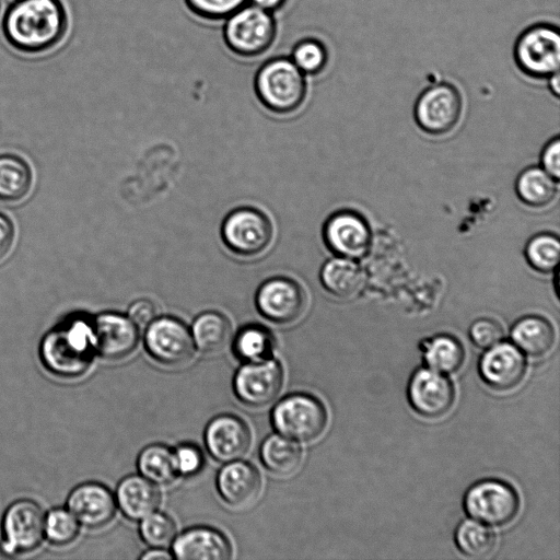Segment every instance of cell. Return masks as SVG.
<instances>
[{"mask_svg": "<svg viewBox=\"0 0 560 560\" xmlns=\"http://www.w3.org/2000/svg\"><path fill=\"white\" fill-rule=\"evenodd\" d=\"M2 27L12 47L38 54L63 38L68 19L59 0H18L8 9Z\"/></svg>", "mask_w": 560, "mask_h": 560, "instance_id": "1", "label": "cell"}, {"mask_svg": "<svg viewBox=\"0 0 560 560\" xmlns=\"http://www.w3.org/2000/svg\"><path fill=\"white\" fill-rule=\"evenodd\" d=\"M95 351L93 325L75 318L49 331L40 345L44 365L62 377H79L92 364Z\"/></svg>", "mask_w": 560, "mask_h": 560, "instance_id": "2", "label": "cell"}, {"mask_svg": "<svg viewBox=\"0 0 560 560\" xmlns=\"http://www.w3.org/2000/svg\"><path fill=\"white\" fill-rule=\"evenodd\" d=\"M254 88L265 107L277 114H289L303 104L307 82L306 75L289 56H278L258 68Z\"/></svg>", "mask_w": 560, "mask_h": 560, "instance_id": "3", "label": "cell"}, {"mask_svg": "<svg viewBox=\"0 0 560 560\" xmlns=\"http://www.w3.org/2000/svg\"><path fill=\"white\" fill-rule=\"evenodd\" d=\"M222 35L233 54L254 58L272 46L277 22L272 12L246 3L223 21Z\"/></svg>", "mask_w": 560, "mask_h": 560, "instance_id": "4", "label": "cell"}, {"mask_svg": "<svg viewBox=\"0 0 560 560\" xmlns=\"http://www.w3.org/2000/svg\"><path fill=\"white\" fill-rule=\"evenodd\" d=\"M271 424L277 433L296 442L319 438L327 425V410L315 396L294 393L280 399L271 410Z\"/></svg>", "mask_w": 560, "mask_h": 560, "instance_id": "5", "label": "cell"}, {"mask_svg": "<svg viewBox=\"0 0 560 560\" xmlns=\"http://www.w3.org/2000/svg\"><path fill=\"white\" fill-rule=\"evenodd\" d=\"M513 58L517 68L529 78L547 79L559 71V27L552 23L526 27L514 43Z\"/></svg>", "mask_w": 560, "mask_h": 560, "instance_id": "6", "label": "cell"}, {"mask_svg": "<svg viewBox=\"0 0 560 560\" xmlns=\"http://www.w3.org/2000/svg\"><path fill=\"white\" fill-rule=\"evenodd\" d=\"M520 497L509 482L482 479L471 485L464 495V510L474 520L489 526H504L515 520Z\"/></svg>", "mask_w": 560, "mask_h": 560, "instance_id": "7", "label": "cell"}, {"mask_svg": "<svg viewBox=\"0 0 560 560\" xmlns=\"http://www.w3.org/2000/svg\"><path fill=\"white\" fill-rule=\"evenodd\" d=\"M462 109L463 101L457 88L447 82H439L420 93L413 116L424 132L441 136L457 125Z\"/></svg>", "mask_w": 560, "mask_h": 560, "instance_id": "8", "label": "cell"}, {"mask_svg": "<svg viewBox=\"0 0 560 560\" xmlns=\"http://www.w3.org/2000/svg\"><path fill=\"white\" fill-rule=\"evenodd\" d=\"M144 347L158 363L176 368L188 363L195 353L190 330L171 316L155 317L147 327Z\"/></svg>", "mask_w": 560, "mask_h": 560, "instance_id": "9", "label": "cell"}, {"mask_svg": "<svg viewBox=\"0 0 560 560\" xmlns=\"http://www.w3.org/2000/svg\"><path fill=\"white\" fill-rule=\"evenodd\" d=\"M272 225L261 211L240 208L223 221L221 234L225 245L235 254L252 257L265 252L272 241Z\"/></svg>", "mask_w": 560, "mask_h": 560, "instance_id": "10", "label": "cell"}, {"mask_svg": "<svg viewBox=\"0 0 560 560\" xmlns=\"http://www.w3.org/2000/svg\"><path fill=\"white\" fill-rule=\"evenodd\" d=\"M283 369L272 358L243 362L233 378L235 397L245 406L261 408L271 404L281 392Z\"/></svg>", "mask_w": 560, "mask_h": 560, "instance_id": "11", "label": "cell"}, {"mask_svg": "<svg viewBox=\"0 0 560 560\" xmlns=\"http://www.w3.org/2000/svg\"><path fill=\"white\" fill-rule=\"evenodd\" d=\"M45 515L31 500L14 502L7 510L2 522V550L8 555L35 550L44 539Z\"/></svg>", "mask_w": 560, "mask_h": 560, "instance_id": "12", "label": "cell"}, {"mask_svg": "<svg viewBox=\"0 0 560 560\" xmlns=\"http://www.w3.org/2000/svg\"><path fill=\"white\" fill-rule=\"evenodd\" d=\"M407 397L418 415L425 419H440L452 409L455 388L452 381L440 372L420 368L409 380Z\"/></svg>", "mask_w": 560, "mask_h": 560, "instance_id": "13", "label": "cell"}, {"mask_svg": "<svg viewBox=\"0 0 560 560\" xmlns=\"http://www.w3.org/2000/svg\"><path fill=\"white\" fill-rule=\"evenodd\" d=\"M255 303L258 312L267 320L275 324H291L302 316L306 296L294 280L272 278L258 288Z\"/></svg>", "mask_w": 560, "mask_h": 560, "instance_id": "14", "label": "cell"}, {"mask_svg": "<svg viewBox=\"0 0 560 560\" xmlns=\"http://www.w3.org/2000/svg\"><path fill=\"white\" fill-rule=\"evenodd\" d=\"M323 237L336 256L350 259L363 257L371 245V231L366 220L351 210L331 214L325 222Z\"/></svg>", "mask_w": 560, "mask_h": 560, "instance_id": "15", "label": "cell"}, {"mask_svg": "<svg viewBox=\"0 0 560 560\" xmlns=\"http://www.w3.org/2000/svg\"><path fill=\"white\" fill-rule=\"evenodd\" d=\"M488 349L478 363L483 383L497 392L517 387L526 374V361L521 351L509 342H498Z\"/></svg>", "mask_w": 560, "mask_h": 560, "instance_id": "16", "label": "cell"}, {"mask_svg": "<svg viewBox=\"0 0 560 560\" xmlns=\"http://www.w3.org/2000/svg\"><path fill=\"white\" fill-rule=\"evenodd\" d=\"M203 441L211 457L221 463H229L242 458L247 453L252 435L243 419L223 413L209 421Z\"/></svg>", "mask_w": 560, "mask_h": 560, "instance_id": "17", "label": "cell"}, {"mask_svg": "<svg viewBox=\"0 0 560 560\" xmlns=\"http://www.w3.org/2000/svg\"><path fill=\"white\" fill-rule=\"evenodd\" d=\"M95 351L102 358L117 361L129 357L139 341L138 326L118 313H102L94 322Z\"/></svg>", "mask_w": 560, "mask_h": 560, "instance_id": "18", "label": "cell"}, {"mask_svg": "<svg viewBox=\"0 0 560 560\" xmlns=\"http://www.w3.org/2000/svg\"><path fill=\"white\" fill-rule=\"evenodd\" d=\"M68 511L89 528L108 525L116 513V500L105 486L85 482L75 487L67 501Z\"/></svg>", "mask_w": 560, "mask_h": 560, "instance_id": "19", "label": "cell"}, {"mask_svg": "<svg viewBox=\"0 0 560 560\" xmlns=\"http://www.w3.org/2000/svg\"><path fill=\"white\" fill-rule=\"evenodd\" d=\"M217 490L221 499L232 508H246L260 494L261 477L252 464L232 460L219 470Z\"/></svg>", "mask_w": 560, "mask_h": 560, "instance_id": "20", "label": "cell"}, {"mask_svg": "<svg viewBox=\"0 0 560 560\" xmlns=\"http://www.w3.org/2000/svg\"><path fill=\"white\" fill-rule=\"evenodd\" d=\"M172 556L178 560H228L232 557V546L220 530L196 526L175 536Z\"/></svg>", "mask_w": 560, "mask_h": 560, "instance_id": "21", "label": "cell"}, {"mask_svg": "<svg viewBox=\"0 0 560 560\" xmlns=\"http://www.w3.org/2000/svg\"><path fill=\"white\" fill-rule=\"evenodd\" d=\"M115 500L127 518L141 521L158 509L161 493L156 485L141 475H130L118 483Z\"/></svg>", "mask_w": 560, "mask_h": 560, "instance_id": "22", "label": "cell"}, {"mask_svg": "<svg viewBox=\"0 0 560 560\" xmlns=\"http://www.w3.org/2000/svg\"><path fill=\"white\" fill-rule=\"evenodd\" d=\"M513 342L532 358L547 355L555 346L553 326L538 315H527L517 319L511 328Z\"/></svg>", "mask_w": 560, "mask_h": 560, "instance_id": "23", "label": "cell"}, {"mask_svg": "<svg viewBox=\"0 0 560 560\" xmlns=\"http://www.w3.org/2000/svg\"><path fill=\"white\" fill-rule=\"evenodd\" d=\"M320 282L325 290L340 299H351L364 285V276L354 259L336 256L328 259L320 270Z\"/></svg>", "mask_w": 560, "mask_h": 560, "instance_id": "24", "label": "cell"}, {"mask_svg": "<svg viewBox=\"0 0 560 560\" xmlns=\"http://www.w3.org/2000/svg\"><path fill=\"white\" fill-rule=\"evenodd\" d=\"M190 332L195 347L207 354L221 352L232 339L231 323L218 312H205L197 316Z\"/></svg>", "mask_w": 560, "mask_h": 560, "instance_id": "25", "label": "cell"}, {"mask_svg": "<svg viewBox=\"0 0 560 560\" xmlns=\"http://www.w3.org/2000/svg\"><path fill=\"white\" fill-rule=\"evenodd\" d=\"M259 454L266 469L279 476L293 474L302 462V448L299 443L279 433L264 440Z\"/></svg>", "mask_w": 560, "mask_h": 560, "instance_id": "26", "label": "cell"}, {"mask_svg": "<svg viewBox=\"0 0 560 560\" xmlns=\"http://www.w3.org/2000/svg\"><path fill=\"white\" fill-rule=\"evenodd\" d=\"M420 348L428 366L441 373L457 372L465 360L462 342L451 335H436L422 340Z\"/></svg>", "mask_w": 560, "mask_h": 560, "instance_id": "27", "label": "cell"}, {"mask_svg": "<svg viewBox=\"0 0 560 560\" xmlns=\"http://www.w3.org/2000/svg\"><path fill=\"white\" fill-rule=\"evenodd\" d=\"M557 182L541 167L530 166L517 176L515 191L521 201L528 207L542 208L556 197Z\"/></svg>", "mask_w": 560, "mask_h": 560, "instance_id": "28", "label": "cell"}, {"mask_svg": "<svg viewBox=\"0 0 560 560\" xmlns=\"http://www.w3.org/2000/svg\"><path fill=\"white\" fill-rule=\"evenodd\" d=\"M33 184L28 164L12 154L0 155V200L15 202L24 199Z\"/></svg>", "mask_w": 560, "mask_h": 560, "instance_id": "29", "label": "cell"}, {"mask_svg": "<svg viewBox=\"0 0 560 560\" xmlns=\"http://www.w3.org/2000/svg\"><path fill=\"white\" fill-rule=\"evenodd\" d=\"M276 339L260 325H247L238 330L233 341V353L243 362H257L271 358Z\"/></svg>", "mask_w": 560, "mask_h": 560, "instance_id": "30", "label": "cell"}, {"mask_svg": "<svg viewBox=\"0 0 560 560\" xmlns=\"http://www.w3.org/2000/svg\"><path fill=\"white\" fill-rule=\"evenodd\" d=\"M137 467L142 477L156 486L171 483L177 472L173 451L163 444H150L139 454Z\"/></svg>", "mask_w": 560, "mask_h": 560, "instance_id": "31", "label": "cell"}, {"mask_svg": "<svg viewBox=\"0 0 560 560\" xmlns=\"http://www.w3.org/2000/svg\"><path fill=\"white\" fill-rule=\"evenodd\" d=\"M454 540L463 555L476 559L490 556L497 545L495 534L471 520H464L457 525Z\"/></svg>", "mask_w": 560, "mask_h": 560, "instance_id": "32", "label": "cell"}, {"mask_svg": "<svg viewBox=\"0 0 560 560\" xmlns=\"http://www.w3.org/2000/svg\"><path fill=\"white\" fill-rule=\"evenodd\" d=\"M524 255L534 270L550 273L556 269L559 261V237L552 233L536 234L525 245Z\"/></svg>", "mask_w": 560, "mask_h": 560, "instance_id": "33", "label": "cell"}, {"mask_svg": "<svg viewBox=\"0 0 560 560\" xmlns=\"http://www.w3.org/2000/svg\"><path fill=\"white\" fill-rule=\"evenodd\" d=\"M289 57L307 77L318 74L325 69L328 61V51L320 40L303 38L295 43Z\"/></svg>", "mask_w": 560, "mask_h": 560, "instance_id": "34", "label": "cell"}, {"mask_svg": "<svg viewBox=\"0 0 560 560\" xmlns=\"http://www.w3.org/2000/svg\"><path fill=\"white\" fill-rule=\"evenodd\" d=\"M139 534L151 548L165 549L176 536V525L167 514L154 511L140 521Z\"/></svg>", "mask_w": 560, "mask_h": 560, "instance_id": "35", "label": "cell"}, {"mask_svg": "<svg viewBox=\"0 0 560 560\" xmlns=\"http://www.w3.org/2000/svg\"><path fill=\"white\" fill-rule=\"evenodd\" d=\"M79 533L75 517L63 509H54L45 515L44 534L55 545L63 546L72 542Z\"/></svg>", "mask_w": 560, "mask_h": 560, "instance_id": "36", "label": "cell"}, {"mask_svg": "<svg viewBox=\"0 0 560 560\" xmlns=\"http://www.w3.org/2000/svg\"><path fill=\"white\" fill-rule=\"evenodd\" d=\"M186 7L195 15L210 20L224 21L236 10L248 3V0H184Z\"/></svg>", "mask_w": 560, "mask_h": 560, "instance_id": "37", "label": "cell"}, {"mask_svg": "<svg viewBox=\"0 0 560 560\" xmlns=\"http://www.w3.org/2000/svg\"><path fill=\"white\" fill-rule=\"evenodd\" d=\"M177 476L192 477L205 466V456L201 450L189 443L180 444L173 451Z\"/></svg>", "mask_w": 560, "mask_h": 560, "instance_id": "38", "label": "cell"}, {"mask_svg": "<svg viewBox=\"0 0 560 560\" xmlns=\"http://www.w3.org/2000/svg\"><path fill=\"white\" fill-rule=\"evenodd\" d=\"M468 335L471 342L478 348L488 349L501 341L504 331L497 320L482 317L472 322Z\"/></svg>", "mask_w": 560, "mask_h": 560, "instance_id": "39", "label": "cell"}, {"mask_svg": "<svg viewBox=\"0 0 560 560\" xmlns=\"http://www.w3.org/2000/svg\"><path fill=\"white\" fill-rule=\"evenodd\" d=\"M541 168L552 178H560V139H551L542 149L540 155Z\"/></svg>", "mask_w": 560, "mask_h": 560, "instance_id": "40", "label": "cell"}, {"mask_svg": "<svg viewBox=\"0 0 560 560\" xmlns=\"http://www.w3.org/2000/svg\"><path fill=\"white\" fill-rule=\"evenodd\" d=\"M128 317L137 326H148L156 317L155 305L147 299L137 300L130 305Z\"/></svg>", "mask_w": 560, "mask_h": 560, "instance_id": "41", "label": "cell"}, {"mask_svg": "<svg viewBox=\"0 0 560 560\" xmlns=\"http://www.w3.org/2000/svg\"><path fill=\"white\" fill-rule=\"evenodd\" d=\"M14 242V226L11 220L0 213V261L9 254Z\"/></svg>", "mask_w": 560, "mask_h": 560, "instance_id": "42", "label": "cell"}, {"mask_svg": "<svg viewBox=\"0 0 560 560\" xmlns=\"http://www.w3.org/2000/svg\"><path fill=\"white\" fill-rule=\"evenodd\" d=\"M285 2L287 0H248V3L272 13L280 10Z\"/></svg>", "mask_w": 560, "mask_h": 560, "instance_id": "43", "label": "cell"}, {"mask_svg": "<svg viewBox=\"0 0 560 560\" xmlns=\"http://www.w3.org/2000/svg\"><path fill=\"white\" fill-rule=\"evenodd\" d=\"M173 556L163 548H152L140 556L142 560H170Z\"/></svg>", "mask_w": 560, "mask_h": 560, "instance_id": "44", "label": "cell"}, {"mask_svg": "<svg viewBox=\"0 0 560 560\" xmlns=\"http://www.w3.org/2000/svg\"><path fill=\"white\" fill-rule=\"evenodd\" d=\"M548 80V89L551 94L556 97H559L560 94V74L559 71L552 73L547 78Z\"/></svg>", "mask_w": 560, "mask_h": 560, "instance_id": "45", "label": "cell"}, {"mask_svg": "<svg viewBox=\"0 0 560 560\" xmlns=\"http://www.w3.org/2000/svg\"><path fill=\"white\" fill-rule=\"evenodd\" d=\"M0 9H1V3H0Z\"/></svg>", "mask_w": 560, "mask_h": 560, "instance_id": "46", "label": "cell"}]
</instances>
